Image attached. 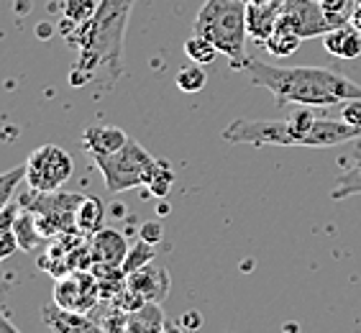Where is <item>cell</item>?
I'll return each instance as SVG.
<instances>
[{
    "label": "cell",
    "instance_id": "cell-1",
    "mask_svg": "<svg viewBox=\"0 0 361 333\" xmlns=\"http://www.w3.org/2000/svg\"><path fill=\"white\" fill-rule=\"evenodd\" d=\"M133 6L136 0H100L95 16L87 23L72 26L62 21L64 42L80 49L70 72V83L75 87L90 83L97 70H108L111 85L123 75V42Z\"/></svg>",
    "mask_w": 361,
    "mask_h": 333
},
{
    "label": "cell",
    "instance_id": "cell-2",
    "mask_svg": "<svg viewBox=\"0 0 361 333\" xmlns=\"http://www.w3.org/2000/svg\"><path fill=\"white\" fill-rule=\"evenodd\" d=\"M238 72H243L257 87L269 90L277 108H331L346 100H361V85L331 67H274L249 56Z\"/></svg>",
    "mask_w": 361,
    "mask_h": 333
},
{
    "label": "cell",
    "instance_id": "cell-3",
    "mask_svg": "<svg viewBox=\"0 0 361 333\" xmlns=\"http://www.w3.org/2000/svg\"><path fill=\"white\" fill-rule=\"evenodd\" d=\"M195 34L216 44L221 54L228 56L233 70H241L246 56V3L243 0H205L195 16Z\"/></svg>",
    "mask_w": 361,
    "mask_h": 333
},
{
    "label": "cell",
    "instance_id": "cell-4",
    "mask_svg": "<svg viewBox=\"0 0 361 333\" xmlns=\"http://www.w3.org/2000/svg\"><path fill=\"white\" fill-rule=\"evenodd\" d=\"M90 157L97 169H100V174H103L105 188L111 195L144 188V177L149 172V166L154 164V157L136 139H128V144L123 149H118V152L90 154Z\"/></svg>",
    "mask_w": 361,
    "mask_h": 333
},
{
    "label": "cell",
    "instance_id": "cell-5",
    "mask_svg": "<svg viewBox=\"0 0 361 333\" xmlns=\"http://www.w3.org/2000/svg\"><path fill=\"white\" fill-rule=\"evenodd\" d=\"M223 141L251 146H298L290 116L285 119H236L223 128Z\"/></svg>",
    "mask_w": 361,
    "mask_h": 333
},
{
    "label": "cell",
    "instance_id": "cell-6",
    "mask_svg": "<svg viewBox=\"0 0 361 333\" xmlns=\"http://www.w3.org/2000/svg\"><path fill=\"white\" fill-rule=\"evenodd\" d=\"M75 172V162L62 146L44 144L39 146L26 162V182L36 193H56L64 182H70Z\"/></svg>",
    "mask_w": 361,
    "mask_h": 333
},
{
    "label": "cell",
    "instance_id": "cell-7",
    "mask_svg": "<svg viewBox=\"0 0 361 333\" xmlns=\"http://www.w3.org/2000/svg\"><path fill=\"white\" fill-rule=\"evenodd\" d=\"M343 23H348V18L326 13L318 0H285L277 28L292 31L300 39H315V36L328 34V31H334Z\"/></svg>",
    "mask_w": 361,
    "mask_h": 333
},
{
    "label": "cell",
    "instance_id": "cell-8",
    "mask_svg": "<svg viewBox=\"0 0 361 333\" xmlns=\"http://www.w3.org/2000/svg\"><path fill=\"white\" fill-rule=\"evenodd\" d=\"M97 298H100V287L90 270H72L64 277H56L54 303L64 310L90 313Z\"/></svg>",
    "mask_w": 361,
    "mask_h": 333
},
{
    "label": "cell",
    "instance_id": "cell-9",
    "mask_svg": "<svg viewBox=\"0 0 361 333\" xmlns=\"http://www.w3.org/2000/svg\"><path fill=\"white\" fill-rule=\"evenodd\" d=\"M285 0H267V3H251L246 6V31L249 39L264 47V42L277 31L279 13Z\"/></svg>",
    "mask_w": 361,
    "mask_h": 333
},
{
    "label": "cell",
    "instance_id": "cell-10",
    "mask_svg": "<svg viewBox=\"0 0 361 333\" xmlns=\"http://www.w3.org/2000/svg\"><path fill=\"white\" fill-rule=\"evenodd\" d=\"M126 282H128V287H131L136 295H141L146 303H157V305L167 298V292H169L167 270H164V267H154V264H146L141 270L131 272Z\"/></svg>",
    "mask_w": 361,
    "mask_h": 333
},
{
    "label": "cell",
    "instance_id": "cell-11",
    "mask_svg": "<svg viewBox=\"0 0 361 333\" xmlns=\"http://www.w3.org/2000/svg\"><path fill=\"white\" fill-rule=\"evenodd\" d=\"M44 323L54 333H105V328L100 323L87 315V313H75V310H64L56 303L42 308Z\"/></svg>",
    "mask_w": 361,
    "mask_h": 333
},
{
    "label": "cell",
    "instance_id": "cell-12",
    "mask_svg": "<svg viewBox=\"0 0 361 333\" xmlns=\"http://www.w3.org/2000/svg\"><path fill=\"white\" fill-rule=\"evenodd\" d=\"M92 264H111V267H123V259L128 254V241L121 231L100 229L95 236H90Z\"/></svg>",
    "mask_w": 361,
    "mask_h": 333
},
{
    "label": "cell",
    "instance_id": "cell-13",
    "mask_svg": "<svg viewBox=\"0 0 361 333\" xmlns=\"http://www.w3.org/2000/svg\"><path fill=\"white\" fill-rule=\"evenodd\" d=\"M323 47L331 56L338 59H359L361 56V31L351 26V21L323 34Z\"/></svg>",
    "mask_w": 361,
    "mask_h": 333
},
{
    "label": "cell",
    "instance_id": "cell-14",
    "mask_svg": "<svg viewBox=\"0 0 361 333\" xmlns=\"http://www.w3.org/2000/svg\"><path fill=\"white\" fill-rule=\"evenodd\" d=\"M128 144V133L118 126H90L85 128L82 146L87 154H113Z\"/></svg>",
    "mask_w": 361,
    "mask_h": 333
},
{
    "label": "cell",
    "instance_id": "cell-15",
    "mask_svg": "<svg viewBox=\"0 0 361 333\" xmlns=\"http://www.w3.org/2000/svg\"><path fill=\"white\" fill-rule=\"evenodd\" d=\"M103 221H105V205L100 198L95 195H82V200L77 205V213H75V226H77V234L85 238L95 236L97 231L103 229Z\"/></svg>",
    "mask_w": 361,
    "mask_h": 333
},
{
    "label": "cell",
    "instance_id": "cell-16",
    "mask_svg": "<svg viewBox=\"0 0 361 333\" xmlns=\"http://www.w3.org/2000/svg\"><path fill=\"white\" fill-rule=\"evenodd\" d=\"M13 234L23 251H36L47 241L42 226H39V218H36L34 210H28V208H21L18 215L13 218Z\"/></svg>",
    "mask_w": 361,
    "mask_h": 333
},
{
    "label": "cell",
    "instance_id": "cell-17",
    "mask_svg": "<svg viewBox=\"0 0 361 333\" xmlns=\"http://www.w3.org/2000/svg\"><path fill=\"white\" fill-rule=\"evenodd\" d=\"M174 185V169L169 166V162L154 159V164L149 166V172L144 177V188L154 195V198H164Z\"/></svg>",
    "mask_w": 361,
    "mask_h": 333
},
{
    "label": "cell",
    "instance_id": "cell-18",
    "mask_svg": "<svg viewBox=\"0 0 361 333\" xmlns=\"http://www.w3.org/2000/svg\"><path fill=\"white\" fill-rule=\"evenodd\" d=\"M356 193H361V144L354 149V164L338 177V182L331 190V198L334 200H343V198H351Z\"/></svg>",
    "mask_w": 361,
    "mask_h": 333
},
{
    "label": "cell",
    "instance_id": "cell-19",
    "mask_svg": "<svg viewBox=\"0 0 361 333\" xmlns=\"http://www.w3.org/2000/svg\"><path fill=\"white\" fill-rule=\"evenodd\" d=\"M161 310L157 303H146L136 313H128V333H161Z\"/></svg>",
    "mask_w": 361,
    "mask_h": 333
},
{
    "label": "cell",
    "instance_id": "cell-20",
    "mask_svg": "<svg viewBox=\"0 0 361 333\" xmlns=\"http://www.w3.org/2000/svg\"><path fill=\"white\" fill-rule=\"evenodd\" d=\"M185 54L192 59V64H202V67H205V64L216 62L221 52H218V47L210 42V39H205V36H200V34H192L188 42H185Z\"/></svg>",
    "mask_w": 361,
    "mask_h": 333
},
{
    "label": "cell",
    "instance_id": "cell-21",
    "mask_svg": "<svg viewBox=\"0 0 361 333\" xmlns=\"http://www.w3.org/2000/svg\"><path fill=\"white\" fill-rule=\"evenodd\" d=\"M23 180H26V164L13 166V169H8V172H0V213L13 202L16 193H18Z\"/></svg>",
    "mask_w": 361,
    "mask_h": 333
},
{
    "label": "cell",
    "instance_id": "cell-22",
    "mask_svg": "<svg viewBox=\"0 0 361 333\" xmlns=\"http://www.w3.org/2000/svg\"><path fill=\"white\" fill-rule=\"evenodd\" d=\"M154 257H157V249H154V243L144 241V238H139V241L133 243L131 249H128V254H126L123 259V272L126 277L131 274V272L141 270V267H146V264H152Z\"/></svg>",
    "mask_w": 361,
    "mask_h": 333
},
{
    "label": "cell",
    "instance_id": "cell-23",
    "mask_svg": "<svg viewBox=\"0 0 361 333\" xmlns=\"http://www.w3.org/2000/svg\"><path fill=\"white\" fill-rule=\"evenodd\" d=\"M300 42H302V39H300L298 34L285 31V28H277V31L264 42V49L274 56H290L300 49Z\"/></svg>",
    "mask_w": 361,
    "mask_h": 333
},
{
    "label": "cell",
    "instance_id": "cell-24",
    "mask_svg": "<svg viewBox=\"0 0 361 333\" xmlns=\"http://www.w3.org/2000/svg\"><path fill=\"white\" fill-rule=\"evenodd\" d=\"M100 0H64V18L62 21L72 23V26H80V23H87L95 16Z\"/></svg>",
    "mask_w": 361,
    "mask_h": 333
},
{
    "label": "cell",
    "instance_id": "cell-25",
    "mask_svg": "<svg viewBox=\"0 0 361 333\" xmlns=\"http://www.w3.org/2000/svg\"><path fill=\"white\" fill-rule=\"evenodd\" d=\"M174 83H177V87L182 92L195 95V92H200L208 85V72L202 70V64H192V67H185V70L177 72Z\"/></svg>",
    "mask_w": 361,
    "mask_h": 333
},
{
    "label": "cell",
    "instance_id": "cell-26",
    "mask_svg": "<svg viewBox=\"0 0 361 333\" xmlns=\"http://www.w3.org/2000/svg\"><path fill=\"white\" fill-rule=\"evenodd\" d=\"M18 249H21V246H18V238H16V234H13V226L0 221V262L11 259Z\"/></svg>",
    "mask_w": 361,
    "mask_h": 333
},
{
    "label": "cell",
    "instance_id": "cell-27",
    "mask_svg": "<svg viewBox=\"0 0 361 333\" xmlns=\"http://www.w3.org/2000/svg\"><path fill=\"white\" fill-rule=\"evenodd\" d=\"M320 8L331 16H343V18H351V8H354V0H318Z\"/></svg>",
    "mask_w": 361,
    "mask_h": 333
},
{
    "label": "cell",
    "instance_id": "cell-28",
    "mask_svg": "<svg viewBox=\"0 0 361 333\" xmlns=\"http://www.w3.org/2000/svg\"><path fill=\"white\" fill-rule=\"evenodd\" d=\"M139 236L144 238V241H149V243H159L161 241V226L157 221L144 223V226H141V231H139Z\"/></svg>",
    "mask_w": 361,
    "mask_h": 333
},
{
    "label": "cell",
    "instance_id": "cell-29",
    "mask_svg": "<svg viewBox=\"0 0 361 333\" xmlns=\"http://www.w3.org/2000/svg\"><path fill=\"white\" fill-rule=\"evenodd\" d=\"M182 326H185V328H192V331H195V328H200L202 326V315H200V313H185V318H182Z\"/></svg>",
    "mask_w": 361,
    "mask_h": 333
},
{
    "label": "cell",
    "instance_id": "cell-30",
    "mask_svg": "<svg viewBox=\"0 0 361 333\" xmlns=\"http://www.w3.org/2000/svg\"><path fill=\"white\" fill-rule=\"evenodd\" d=\"M0 333H21L18 328L8 320V315H6V310H3V305H0Z\"/></svg>",
    "mask_w": 361,
    "mask_h": 333
},
{
    "label": "cell",
    "instance_id": "cell-31",
    "mask_svg": "<svg viewBox=\"0 0 361 333\" xmlns=\"http://www.w3.org/2000/svg\"><path fill=\"white\" fill-rule=\"evenodd\" d=\"M348 21H351V26L361 31V0H354V8H351V18H348Z\"/></svg>",
    "mask_w": 361,
    "mask_h": 333
},
{
    "label": "cell",
    "instance_id": "cell-32",
    "mask_svg": "<svg viewBox=\"0 0 361 333\" xmlns=\"http://www.w3.org/2000/svg\"><path fill=\"white\" fill-rule=\"evenodd\" d=\"M246 6H251V3H267V0H243Z\"/></svg>",
    "mask_w": 361,
    "mask_h": 333
},
{
    "label": "cell",
    "instance_id": "cell-33",
    "mask_svg": "<svg viewBox=\"0 0 361 333\" xmlns=\"http://www.w3.org/2000/svg\"><path fill=\"white\" fill-rule=\"evenodd\" d=\"M0 295H3V290H0Z\"/></svg>",
    "mask_w": 361,
    "mask_h": 333
}]
</instances>
